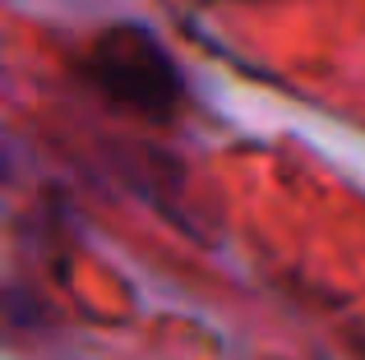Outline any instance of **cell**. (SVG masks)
Returning <instances> with one entry per match:
<instances>
[{"mask_svg": "<svg viewBox=\"0 0 365 360\" xmlns=\"http://www.w3.org/2000/svg\"><path fill=\"white\" fill-rule=\"evenodd\" d=\"M79 79L102 102L139 120H171L185 102V74L143 23L102 28L79 55Z\"/></svg>", "mask_w": 365, "mask_h": 360, "instance_id": "cell-1", "label": "cell"}]
</instances>
